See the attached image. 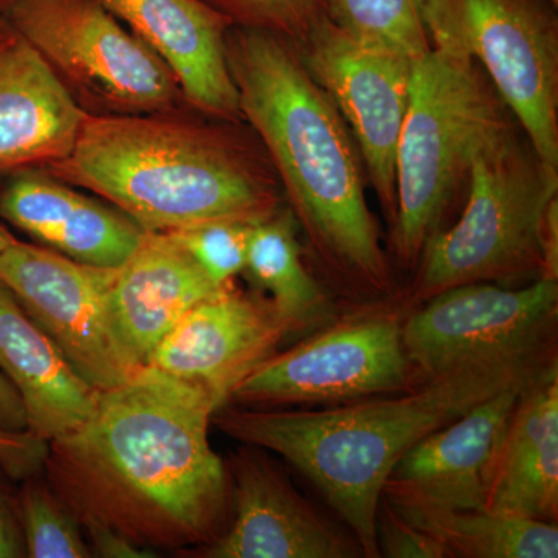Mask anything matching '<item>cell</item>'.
<instances>
[{
    "mask_svg": "<svg viewBox=\"0 0 558 558\" xmlns=\"http://www.w3.org/2000/svg\"><path fill=\"white\" fill-rule=\"evenodd\" d=\"M554 363L557 354L473 363L405 392L322 410L226 405L211 422L230 438L274 451L300 470L347 523L363 556L377 558L381 492L403 454L472 407L535 379Z\"/></svg>",
    "mask_w": 558,
    "mask_h": 558,
    "instance_id": "3",
    "label": "cell"
},
{
    "mask_svg": "<svg viewBox=\"0 0 558 558\" xmlns=\"http://www.w3.org/2000/svg\"><path fill=\"white\" fill-rule=\"evenodd\" d=\"M253 226L255 223L220 220L171 231L170 234L196 259L216 286L226 288L233 284L234 278L244 270Z\"/></svg>",
    "mask_w": 558,
    "mask_h": 558,
    "instance_id": "27",
    "label": "cell"
},
{
    "mask_svg": "<svg viewBox=\"0 0 558 558\" xmlns=\"http://www.w3.org/2000/svg\"><path fill=\"white\" fill-rule=\"evenodd\" d=\"M13 2L14 0H0V14H5V11L10 9Z\"/></svg>",
    "mask_w": 558,
    "mask_h": 558,
    "instance_id": "35",
    "label": "cell"
},
{
    "mask_svg": "<svg viewBox=\"0 0 558 558\" xmlns=\"http://www.w3.org/2000/svg\"><path fill=\"white\" fill-rule=\"evenodd\" d=\"M5 17L90 116L186 106L167 64L101 0H14Z\"/></svg>",
    "mask_w": 558,
    "mask_h": 558,
    "instance_id": "7",
    "label": "cell"
},
{
    "mask_svg": "<svg viewBox=\"0 0 558 558\" xmlns=\"http://www.w3.org/2000/svg\"><path fill=\"white\" fill-rule=\"evenodd\" d=\"M429 46L472 58L558 171V17L546 0H427Z\"/></svg>",
    "mask_w": 558,
    "mask_h": 558,
    "instance_id": "8",
    "label": "cell"
},
{
    "mask_svg": "<svg viewBox=\"0 0 558 558\" xmlns=\"http://www.w3.org/2000/svg\"><path fill=\"white\" fill-rule=\"evenodd\" d=\"M220 289L170 233L145 231L109 293L110 326L131 369L145 368L179 319Z\"/></svg>",
    "mask_w": 558,
    "mask_h": 558,
    "instance_id": "17",
    "label": "cell"
},
{
    "mask_svg": "<svg viewBox=\"0 0 558 558\" xmlns=\"http://www.w3.org/2000/svg\"><path fill=\"white\" fill-rule=\"evenodd\" d=\"M86 116L38 51L7 22L0 31V174L64 159Z\"/></svg>",
    "mask_w": 558,
    "mask_h": 558,
    "instance_id": "19",
    "label": "cell"
},
{
    "mask_svg": "<svg viewBox=\"0 0 558 558\" xmlns=\"http://www.w3.org/2000/svg\"><path fill=\"white\" fill-rule=\"evenodd\" d=\"M546 2H549V3H550V5L556 7V9H557V7H558V0H546Z\"/></svg>",
    "mask_w": 558,
    "mask_h": 558,
    "instance_id": "37",
    "label": "cell"
},
{
    "mask_svg": "<svg viewBox=\"0 0 558 558\" xmlns=\"http://www.w3.org/2000/svg\"><path fill=\"white\" fill-rule=\"evenodd\" d=\"M487 510L556 524L558 519L557 363L521 391L501 451Z\"/></svg>",
    "mask_w": 558,
    "mask_h": 558,
    "instance_id": "21",
    "label": "cell"
},
{
    "mask_svg": "<svg viewBox=\"0 0 558 558\" xmlns=\"http://www.w3.org/2000/svg\"><path fill=\"white\" fill-rule=\"evenodd\" d=\"M216 411L204 389L145 366L101 391L86 424L50 440L44 475L80 526L193 553L231 517L229 470L208 440Z\"/></svg>",
    "mask_w": 558,
    "mask_h": 558,
    "instance_id": "1",
    "label": "cell"
},
{
    "mask_svg": "<svg viewBox=\"0 0 558 558\" xmlns=\"http://www.w3.org/2000/svg\"><path fill=\"white\" fill-rule=\"evenodd\" d=\"M539 245L543 258L542 279L558 281V196L549 202L543 215Z\"/></svg>",
    "mask_w": 558,
    "mask_h": 558,
    "instance_id": "32",
    "label": "cell"
},
{
    "mask_svg": "<svg viewBox=\"0 0 558 558\" xmlns=\"http://www.w3.org/2000/svg\"><path fill=\"white\" fill-rule=\"evenodd\" d=\"M175 113H87L72 150L44 170L153 233L220 220L256 223L286 205L269 156L245 121Z\"/></svg>",
    "mask_w": 558,
    "mask_h": 558,
    "instance_id": "4",
    "label": "cell"
},
{
    "mask_svg": "<svg viewBox=\"0 0 558 558\" xmlns=\"http://www.w3.org/2000/svg\"><path fill=\"white\" fill-rule=\"evenodd\" d=\"M231 27L271 33L299 44L329 16L330 0H205Z\"/></svg>",
    "mask_w": 558,
    "mask_h": 558,
    "instance_id": "26",
    "label": "cell"
},
{
    "mask_svg": "<svg viewBox=\"0 0 558 558\" xmlns=\"http://www.w3.org/2000/svg\"><path fill=\"white\" fill-rule=\"evenodd\" d=\"M558 196V171L510 121L473 159L461 215L422 252L403 296L407 310L472 282L521 288L542 279L543 215Z\"/></svg>",
    "mask_w": 558,
    "mask_h": 558,
    "instance_id": "6",
    "label": "cell"
},
{
    "mask_svg": "<svg viewBox=\"0 0 558 558\" xmlns=\"http://www.w3.org/2000/svg\"><path fill=\"white\" fill-rule=\"evenodd\" d=\"M242 275L275 304L295 336L315 332L337 318L332 292L306 263L299 222L288 205L253 226Z\"/></svg>",
    "mask_w": 558,
    "mask_h": 558,
    "instance_id": "22",
    "label": "cell"
},
{
    "mask_svg": "<svg viewBox=\"0 0 558 558\" xmlns=\"http://www.w3.org/2000/svg\"><path fill=\"white\" fill-rule=\"evenodd\" d=\"M290 337L292 326L266 295L233 282L191 307L146 366L204 389L219 410Z\"/></svg>",
    "mask_w": 558,
    "mask_h": 558,
    "instance_id": "13",
    "label": "cell"
},
{
    "mask_svg": "<svg viewBox=\"0 0 558 558\" xmlns=\"http://www.w3.org/2000/svg\"><path fill=\"white\" fill-rule=\"evenodd\" d=\"M0 218L44 247L98 267H120L145 230L44 168L13 172L0 190Z\"/></svg>",
    "mask_w": 558,
    "mask_h": 558,
    "instance_id": "18",
    "label": "cell"
},
{
    "mask_svg": "<svg viewBox=\"0 0 558 558\" xmlns=\"http://www.w3.org/2000/svg\"><path fill=\"white\" fill-rule=\"evenodd\" d=\"M513 120L472 58L429 46L414 62L396 159L398 215L388 230L392 267L416 269L425 245L464 205L476 154Z\"/></svg>",
    "mask_w": 558,
    "mask_h": 558,
    "instance_id": "5",
    "label": "cell"
},
{
    "mask_svg": "<svg viewBox=\"0 0 558 558\" xmlns=\"http://www.w3.org/2000/svg\"><path fill=\"white\" fill-rule=\"evenodd\" d=\"M7 17H5V14H0V31H2L3 27H5L7 25Z\"/></svg>",
    "mask_w": 558,
    "mask_h": 558,
    "instance_id": "36",
    "label": "cell"
},
{
    "mask_svg": "<svg viewBox=\"0 0 558 558\" xmlns=\"http://www.w3.org/2000/svg\"><path fill=\"white\" fill-rule=\"evenodd\" d=\"M11 481L0 468V558L27 557L17 512V492L11 487Z\"/></svg>",
    "mask_w": 558,
    "mask_h": 558,
    "instance_id": "30",
    "label": "cell"
},
{
    "mask_svg": "<svg viewBox=\"0 0 558 558\" xmlns=\"http://www.w3.org/2000/svg\"><path fill=\"white\" fill-rule=\"evenodd\" d=\"M16 241V238L13 236V234L10 233L9 230H7V227L3 226L2 222H0V253L3 252L11 242Z\"/></svg>",
    "mask_w": 558,
    "mask_h": 558,
    "instance_id": "34",
    "label": "cell"
},
{
    "mask_svg": "<svg viewBox=\"0 0 558 558\" xmlns=\"http://www.w3.org/2000/svg\"><path fill=\"white\" fill-rule=\"evenodd\" d=\"M391 508L438 539L449 558H557V524L502 515L487 509L432 505L396 492H384Z\"/></svg>",
    "mask_w": 558,
    "mask_h": 558,
    "instance_id": "23",
    "label": "cell"
},
{
    "mask_svg": "<svg viewBox=\"0 0 558 558\" xmlns=\"http://www.w3.org/2000/svg\"><path fill=\"white\" fill-rule=\"evenodd\" d=\"M352 132L388 230L398 215L396 159L410 105L413 58L349 35L329 17L295 44Z\"/></svg>",
    "mask_w": 558,
    "mask_h": 558,
    "instance_id": "11",
    "label": "cell"
},
{
    "mask_svg": "<svg viewBox=\"0 0 558 558\" xmlns=\"http://www.w3.org/2000/svg\"><path fill=\"white\" fill-rule=\"evenodd\" d=\"M49 442L32 432L0 429V468L13 481H22L44 470Z\"/></svg>",
    "mask_w": 558,
    "mask_h": 558,
    "instance_id": "29",
    "label": "cell"
},
{
    "mask_svg": "<svg viewBox=\"0 0 558 558\" xmlns=\"http://www.w3.org/2000/svg\"><path fill=\"white\" fill-rule=\"evenodd\" d=\"M407 314L403 348L417 381L473 363L557 354L558 281L550 279L458 286Z\"/></svg>",
    "mask_w": 558,
    "mask_h": 558,
    "instance_id": "10",
    "label": "cell"
},
{
    "mask_svg": "<svg viewBox=\"0 0 558 558\" xmlns=\"http://www.w3.org/2000/svg\"><path fill=\"white\" fill-rule=\"evenodd\" d=\"M119 267L70 259L39 244L14 241L0 253V281L92 387L105 391L130 379L109 318Z\"/></svg>",
    "mask_w": 558,
    "mask_h": 558,
    "instance_id": "12",
    "label": "cell"
},
{
    "mask_svg": "<svg viewBox=\"0 0 558 558\" xmlns=\"http://www.w3.org/2000/svg\"><path fill=\"white\" fill-rule=\"evenodd\" d=\"M527 384L502 389L422 439L400 459L384 492L444 508L486 509L502 440Z\"/></svg>",
    "mask_w": 558,
    "mask_h": 558,
    "instance_id": "15",
    "label": "cell"
},
{
    "mask_svg": "<svg viewBox=\"0 0 558 558\" xmlns=\"http://www.w3.org/2000/svg\"><path fill=\"white\" fill-rule=\"evenodd\" d=\"M231 517L215 542L193 550L202 558H348L363 556L292 486L263 449L231 454Z\"/></svg>",
    "mask_w": 558,
    "mask_h": 558,
    "instance_id": "14",
    "label": "cell"
},
{
    "mask_svg": "<svg viewBox=\"0 0 558 558\" xmlns=\"http://www.w3.org/2000/svg\"><path fill=\"white\" fill-rule=\"evenodd\" d=\"M376 537L380 557L449 558L438 539L400 517L384 497L377 512Z\"/></svg>",
    "mask_w": 558,
    "mask_h": 558,
    "instance_id": "28",
    "label": "cell"
},
{
    "mask_svg": "<svg viewBox=\"0 0 558 558\" xmlns=\"http://www.w3.org/2000/svg\"><path fill=\"white\" fill-rule=\"evenodd\" d=\"M227 62L242 120L269 156L323 282L354 304L398 296L395 267L366 201L357 143L295 44L230 27Z\"/></svg>",
    "mask_w": 558,
    "mask_h": 558,
    "instance_id": "2",
    "label": "cell"
},
{
    "mask_svg": "<svg viewBox=\"0 0 558 558\" xmlns=\"http://www.w3.org/2000/svg\"><path fill=\"white\" fill-rule=\"evenodd\" d=\"M405 301L357 304L344 317L278 352L231 392L227 405H337L417 385L403 348Z\"/></svg>",
    "mask_w": 558,
    "mask_h": 558,
    "instance_id": "9",
    "label": "cell"
},
{
    "mask_svg": "<svg viewBox=\"0 0 558 558\" xmlns=\"http://www.w3.org/2000/svg\"><path fill=\"white\" fill-rule=\"evenodd\" d=\"M0 429L3 432H27V414L16 388L0 371Z\"/></svg>",
    "mask_w": 558,
    "mask_h": 558,
    "instance_id": "33",
    "label": "cell"
},
{
    "mask_svg": "<svg viewBox=\"0 0 558 558\" xmlns=\"http://www.w3.org/2000/svg\"><path fill=\"white\" fill-rule=\"evenodd\" d=\"M427 0H330L329 20L349 35L418 60L429 50Z\"/></svg>",
    "mask_w": 558,
    "mask_h": 558,
    "instance_id": "24",
    "label": "cell"
},
{
    "mask_svg": "<svg viewBox=\"0 0 558 558\" xmlns=\"http://www.w3.org/2000/svg\"><path fill=\"white\" fill-rule=\"evenodd\" d=\"M87 537L92 557L102 558H145L157 557L154 550L143 548L132 539L124 537L116 529L101 523L81 524Z\"/></svg>",
    "mask_w": 558,
    "mask_h": 558,
    "instance_id": "31",
    "label": "cell"
},
{
    "mask_svg": "<svg viewBox=\"0 0 558 558\" xmlns=\"http://www.w3.org/2000/svg\"><path fill=\"white\" fill-rule=\"evenodd\" d=\"M21 483L17 512L27 557H92L83 529L51 490L44 472L28 476Z\"/></svg>",
    "mask_w": 558,
    "mask_h": 558,
    "instance_id": "25",
    "label": "cell"
},
{
    "mask_svg": "<svg viewBox=\"0 0 558 558\" xmlns=\"http://www.w3.org/2000/svg\"><path fill=\"white\" fill-rule=\"evenodd\" d=\"M0 371L21 396L28 432L47 442L78 429L97 409L100 389L69 365L2 281Z\"/></svg>",
    "mask_w": 558,
    "mask_h": 558,
    "instance_id": "20",
    "label": "cell"
},
{
    "mask_svg": "<svg viewBox=\"0 0 558 558\" xmlns=\"http://www.w3.org/2000/svg\"><path fill=\"white\" fill-rule=\"evenodd\" d=\"M171 70L186 106L201 116L242 120L227 62L231 24L205 0H101Z\"/></svg>",
    "mask_w": 558,
    "mask_h": 558,
    "instance_id": "16",
    "label": "cell"
}]
</instances>
